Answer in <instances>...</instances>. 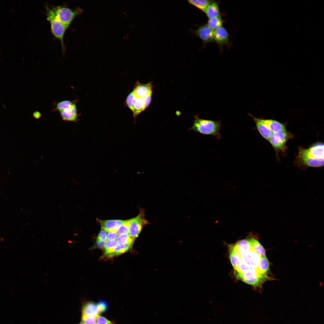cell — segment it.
Masks as SVG:
<instances>
[{
  "label": "cell",
  "instance_id": "4",
  "mask_svg": "<svg viewBox=\"0 0 324 324\" xmlns=\"http://www.w3.org/2000/svg\"><path fill=\"white\" fill-rule=\"evenodd\" d=\"M50 6L56 18L68 28L74 19L83 11V9L79 7L71 9L65 4L58 6L50 5Z\"/></svg>",
  "mask_w": 324,
  "mask_h": 324
},
{
  "label": "cell",
  "instance_id": "17",
  "mask_svg": "<svg viewBox=\"0 0 324 324\" xmlns=\"http://www.w3.org/2000/svg\"><path fill=\"white\" fill-rule=\"evenodd\" d=\"M97 304L92 302H88L83 306L82 310V315L98 317L99 315Z\"/></svg>",
  "mask_w": 324,
  "mask_h": 324
},
{
  "label": "cell",
  "instance_id": "1",
  "mask_svg": "<svg viewBox=\"0 0 324 324\" xmlns=\"http://www.w3.org/2000/svg\"><path fill=\"white\" fill-rule=\"evenodd\" d=\"M324 147L321 142H316L307 148L299 147L297 162L305 166H314L318 160L324 159Z\"/></svg>",
  "mask_w": 324,
  "mask_h": 324
},
{
  "label": "cell",
  "instance_id": "26",
  "mask_svg": "<svg viewBox=\"0 0 324 324\" xmlns=\"http://www.w3.org/2000/svg\"><path fill=\"white\" fill-rule=\"evenodd\" d=\"M134 240L131 238L128 234L124 233L119 235L117 238L118 244H133Z\"/></svg>",
  "mask_w": 324,
  "mask_h": 324
},
{
  "label": "cell",
  "instance_id": "32",
  "mask_svg": "<svg viewBox=\"0 0 324 324\" xmlns=\"http://www.w3.org/2000/svg\"><path fill=\"white\" fill-rule=\"evenodd\" d=\"M97 305L99 314L105 311L108 308L107 303L103 301L99 302L97 304Z\"/></svg>",
  "mask_w": 324,
  "mask_h": 324
},
{
  "label": "cell",
  "instance_id": "30",
  "mask_svg": "<svg viewBox=\"0 0 324 324\" xmlns=\"http://www.w3.org/2000/svg\"><path fill=\"white\" fill-rule=\"evenodd\" d=\"M97 317L82 315L81 322L85 324H95Z\"/></svg>",
  "mask_w": 324,
  "mask_h": 324
},
{
  "label": "cell",
  "instance_id": "2",
  "mask_svg": "<svg viewBox=\"0 0 324 324\" xmlns=\"http://www.w3.org/2000/svg\"><path fill=\"white\" fill-rule=\"evenodd\" d=\"M221 121H214L200 118L195 116L194 123L189 129L203 135H212L218 139H220Z\"/></svg>",
  "mask_w": 324,
  "mask_h": 324
},
{
  "label": "cell",
  "instance_id": "27",
  "mask_svg": "<svg viewBox=\"0 0 324 324\" xmlns=\"http://www.w3.org/2000/svg\"><path fill=\"white\" fill-rule=\"evenodd\" d=\"M132 245L128 244H117L115 248L114 256H117L127 252L132 247Z\"/></svg>",
  "mask_w": 324,
  "mask_h": 324
},
{
  "label": "cell",
  "instance_id": "16",
  "mask_svg": "<svg viewBox=\"0 0 324 324\" xmlns=\"http://www.w3.org/2000/svg\"><path fill=\"white\" fill-rule=\"evenodd\" d=\"M264 120L273 134L286 130L285 124L277 120L272 119H264Z\"/></svg>",
  "mask_w": 324,
  "mask_h": 324
},
{
  "label": "cell",
  "instance_id": "22",
  "mask_svg": "<svg viewBox=\"0 0 324 324\" xmlns=\"http://www.w3.org/2000/svg\"><path fill=\"white\" fill-rule=\"evenodd\" d=\"M248 241L251 247L261 257L266 256V251L263 246L255 238H251Z\"/></svg>",
  "mask_w": 324,
  "mask_h": 324
},
{
  "label": "cell",
  "instance_id": "13",
  "mask_svg": "<svg viewBox=\"0 0 324 324\" xmlns=\"http://www.w3.org/2000/svg\"><path fill=\"white\" fill-rule=\"evenodd\" d=\"M62 119L64 121L76 122L78 115L76 103L68 109L59 112Z\"/></svg>",
  "mask_w": 324,
  "mask_h": 324
},
{
  "label": "cell",
  "instance_id": "7",
  "mask_svg": "<svg viewBox=\"0 0 324 324\" xmlns=\"http://www.w3.org/2000/svg\"><path fill=\"white\" fill-rule=\"evenodd\" d=\"M234 273L238 279L255 288L261 286L262 284L256 269L251 268L243 273L234 272Z\"/></svg>",
  "mask_w": 324,
  "mask_h": 324
},
{
  "label": "cell",
  "instance_id": "10",
  "mask_svg": "<svg viewBox=\"0 0 324 324\" xmlns=\"http://www.w3.org/2000/svg\"><path fill=\"white\" fill-rule=\"evenodd\" d=\"M270 266V262L266 256L261 257L256 270L262 283L267 280L272 279L268 276Z\"/></svg>",
  "mask_w": 324,
  "mask_h": 324
},
{
  "label": "cell",
  "instance_id": "3",
  "mask_svg": "<svg viewBox=\"0 0 324 324\" xmlns=\"http://www.w3.org/2000/svg\"><path fill=\"white\" fill-rule=\"evenodd\" d=\"M46 15L47 20L50 22L51 31L53 36L61 42L62 53L65 54L66 51V46L64 41V37L68 28L60 21L56 17L50 5H45Z\"/></svg>",
  "mask_w": 324,
  "mask_h": 324
},
{
  "label": "cell",
  "instance_id": "14",
  "mask_svg": "<svg viewBox=\"0 0 324 324\" xmlns=\"http://www.w3.org/2000/svg\"><path fill=\"white\" fill-rule=\"evenodd\" d=\"M214 40L220 45L227 44L229 39V33L226 29L222 26L214 32Z\"/></svg>",
  "mask_w": 324,
  "mask_h": 324
},
{
  "label": "cell",
  "instance_id": "41",
  "mask_svg": "<svg viewBox=\"0 0 324 324\" xmlns=\"http://www.w3.org/2000/svg\"><path fill=\"white\" fill-rule=\"evenodd\" d=\"M95 324H97V323H96Z\"/></svg>",
  "mask_w": 324,
  "mask_h": 324
},
{
  "label": "cell",
  "instance_id": "38",
  "mask_svg": "<svg viewBox=\"0 0 324 324\" xmlns=\"http://www.w3.org/2000/svg\"><path fill=\"white\" fill-rule=\"evenodd\" d=\"M41 115L39 111H36L33 113L34 116L36 118H39Z\"/></svg>",
  "mask_w": 324,
  "mask_h": 324
},
{
  "label": "cell",
  "instance_id": "31",
  "mask_svg": "<svg viewBox=\"0 0 324 324\" xmlns=\"http://www.w3.org/2000/svg\"><path fill=\"white\" fill-rule=\"evenodd\" d=\"M252 268L246 263L241 262L238 267L234 269V272L243 273Z\"/></svg>",
  "mask_w": 324,
  "mask_h": 324
},
{
  "label": "cell",
  "instance_id": "19",
  "mask_svg": "<svg viewBox=\"0 0 324 324\" xmlns=\"http://www.w3.org/2000/svg\"><path fill=\"white\" fill-rule=\"evenodd\" d=\"M230 258L231 263L234 269L241 263L240 255L238 252L234 244L231 245L229 249Z\"/></svg>",
  "mask_w": 324,
  "mask_h": 324
},
{
  "label": "cell",
  "instance_id": "9",
  "mask_svg": "<svg viewBox=\"0 0 324 324\" xmlns=\"http://www.w3.org/2000/svg\"><path fill=\"white\" fill-rule=\"evenodd\" d=\"M193 32L204 44L211 42L214 40V32L207 25L200 26Z\"/></svg>",
  "mask_w": 324,
  "mask_h": 324
},
{
  "label": "cell",
  "instance_id": "18",
  "mask_svg": "<svg viewBox=\"0 0 324 324\" xmlns=\"http://www.w3.org/2000/svg\"><path fill=\"white\" fill-rule=\"evenodd\" d=\"M204 12L209 19L220 16V13L218 5L217 2L213 1L208 6Z\"/></svg>",
  "mask_w": 324,
  "mask_h": 324
},
{
  "label": "cell",
  "instance_id": "34",
  "mask_svg": "<svg viewBox=\"0 0 324 324\" xmlns=\"http://www.w3.org/2000/svg\"><path fill=\"white\" fill-rule=\"evenodd\" d=\"M107 232L102 229L99 232L97 239L104 242L107 240Z\"/></svg>",
  "mask_w": 324,
  "mask_h": 324
},
{
  "label": "cell",
  "instance_id": "6",
  "mask_svg": "<svg viewBox=\"0 0 324 324\" xmlns=\"http://www.w3.org/2000/svg\"><path fill=\"white\" fill-rule=\"evenodd\" d=\"M145 217L144 211L142 209L138 215L130 219L128 234L134 240L138 236L144 226L149 223Z\"/></svg>",
  "mask_w": 324,
  "mask_h": 324
},
{
  "label": "cell",
  "instance_id": "29",
  "mask_svg": "<svg viewBox=\"0 0 324 324\" xmlns=\"http://www.w3.org/2000/svg\"><path fill=\"white\" fill-rule=\"evenodd\" d=\"M130 224V219L125 220L124 223L119 227L117 231L118 235H120L128 232Z\"/></svg>",
  "mask_w": 324,
  "mask_h": 324
},
{
  "label": "cell",
  "instance_id": "40",
  "mask_svg": "<svg viewBox=\"0 0 324 324\" xmlns=\"http://www.w3.org/2000/svg\"><path fill=\"white\" fill-rule=\"evenodd\" d=\"M78 324H84L83 323H82L81 322H80V323H79Z\"/></svg>",
  "mask_w": 324,
  "mask_h": 324
},
{
  "label": "cell",
  "instance_id": "11",
  "mask_svg": "<svg viewBox=\"0 0 324 324\" xmlns=\"http://www.w3.org/2000/svg\"><path fill=\"white\" fill-rule=\"evenodd\" d=\"M125 220H102L98 219L101 228L107 232H117Z\"/></svg>",
  "mask_w": 324,
  "mask_h": 324
},
{
  "label": "cell",
  "instance_id": "8",
  "mask_svg": "<svg viewBox=\"0 0 324 324\" xmlns=\"http://www.w3.org/2000/svg\"><path fill=\"white\" fill-rule=\"evenodd\" d=\"M249 115L254 121L256 129L260 135L268 141L273 134L271 130L265 123L264 119L254 117L250 113Z\"/></svg>",
  "mask_w": 324,
  "mask_h": 324
},
{
  "label": "cell",
  "instance_id": "21",
  "mask_svg": "<svg viewBox=\"0 0 324 324\" xmlns=\"http://www.w3.org/2000/svg\"><path fill=\"white\" fill-rule=\"evenodd\" d=\"M234 245L240 255L249 251L252 248L248 240L245 239L238 241Z\"/></svg>",
  "mask_w": 324,
  "mask_h": 324
},
{
  "label": "cell",
  "instance_id": "33",
  "mask_svg": "<svg viewBox=\"0 0 324 324\" xmlns=\"http://www.w3.org/2000/svg\"><path fill=\"white\" fill-rule=\"evenodd\" d=\"M97 324H115L104 317L99 315L97 317Z\"/></svg>",
  "mask_w": 324,
  "mask_h": 324
},
{
  "label": "cell",
  "instance_id": "28",
  "mask_svg": "<svg viewBox=\"0 0 324 324\" xmlns=\"http://www.w3.org/2000/svg\"><path fill=\"white\" fill-rule=\"evenodd\" d=\"M261 257L260 255L254 251L251 260L248 264L251 268L256 269L259 263Z\"/></svg>",
  "mask_w": 324,
  "mask_h": 324
},
{
  "label": "cell",
  "instance_id": "37",
  "mask_svg": "<svg viewBox=\"0 0 324 324\" xmlns=\"http://www.w3.org/2000/svg\"><path fill=\"white\" fill-rule=\"evenodd\" d=\"M96 246L98 248L102 249L104 248L105 242L96 239Z\"/></svg>",
  "mask_w": 324,
  "mask_h": 324
},
{
  "label": "cell",
  "instance_id": "36",
  "mask_svg": "<svg viewBox=\"0 0 324 324\" xmlns=\"http://www.w3.org/2000/svg\"><path fill=\"white\" fill-rule=\"evenodd\" d=\"M152 93L148 94L144 98L145 106L146 108L149 105L151 100Z\"/></svg>",
  "mask_w": 324,
  "mask_h": 324
},
{
  "label": "cell",
  "instance_id": "5",
  "mask_svg": "<svg viewBox=\"0 0 324 324\" xmlns=\"http://www.w3.org/2000/svg\"><path fill=\"white\" fill-rule=\"evenodd\" d=\"M293 137V135L286 130L273 134L268 141L278 153L286 150L287 142Z\"/></svg>",
  "mask_w": 324,
  "mask_h": 324
},
{
  "label": "cell",
  "instance_id": "20",
  "mask_svg": "<svg viewBox=\"0 0 324 324\" xmlns=\"http://www.w3.org/2000/svg\"><path fill=\"white\" fill-rule=\"evenodd\" d=\"M116 241H106L104 247V258H109L114 256V252L115 247L117 245Z\"/></svg>",
  "mask_w": 324,
  "mask_h": 324
},
{
  "label": "cell",
  "instance_id": "35",
  "mask_svg": "<svg viewBox=\"0 0 324 324\" xmlns=\"http://www.w3.org/2000/svg\"><path fill=\"white\" fill-rule=\"evenodd\" d=\"M118 234L116 232H109L107 234V240L113 241L117 239Z\"/></svg>",
  "mask_w": 324,
  "mask_h": 324
},
{
  "label": "cell",
  "instance_id": "24",
  "mask_svg": "<svg viewBox=\"0 0 324 324\" xmlns=\"http://www.w3.org/2000/svg\"><path fill=\"white\" fill-rule=\"evenodd\" d=\"M212 1L208 0H189L188 2L190 4L204 12Z\"/></svg>",
  "mask_w": 324,
  "mask_h": 324
},
{
  "label": "cell",
  "instance_id": "39",
  "mask_svg": "<svg viewBox=\"0 0 324 324\" xmlns=\"http://www.w3.org/2000/svg\"><path fill=\"white\" fill-rule=\"evenodd\" d=\"M3 240V238L0 237V242H2Z\"/></svg>",
  "mask_w": 324,
  "mask_h": 324
},
{
  "label": "cell",
  "instance_id": "12",
  "mask_svg": "<svg viewBox=\"0 0 324 324\" xmlns=\"http://www.w3.org/2000/svg\"><path fill=\"white\" fill-rule=\"evenodd\" d=\"M152 85L151 82L145 84L137 82L132 91L136 96L144 98L152 92Z\"/></svg>",
  "mask_w": 324,
  "mask_h": 324
},
{
  "label": "cell",
  "instance_id": "25",
  "mask_svg": "<svg viewBox=\"0 0 324 324\" xmlns=\"http://www.w3.org/2000/svg\"><path fill=\"white\" fill-rule=\"evenodd\" d=\"M223 22V20L220 16L209 19L207 25L212 30H215L222 26Z\"/></svg>",
  "mask_w": 324,
  "mask_h": 324
},
{
  "label": "cell",
  "instance_id": "15",
  "mask_svg": "<svg viewBox=\"0 0 324 324\" xmlns=\"http://www.w3.org/2000/svg\"><path fill=\"white\" fill-rule=\"evenodd\" d=\"M133 94L134 99L132 106L130 109L132 111L134 117L136 118L146 108L145 106L144 97L142 98L138 97L135 96L134 93Z\"/></svg>",
  "mask_w": 324,
  "mask_h": 324
},
{
  "label": "cell",
  "instance_id": "23",
  "mask_svg": "<svg viewBox=\"0 0 324 324\" xmlns=\"http://www.w3.org/2000/svg\"><path fill=\"white\" fill-rule=\"evenodd\" d=\"M77 100H64L58 102L55 105L53 110L59 112L64 110L71 107L76 103Z\"/></svg>",
  "mask_w": 324,
  "mask_h": 324
}]
</instances>
